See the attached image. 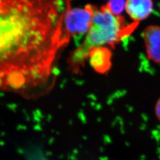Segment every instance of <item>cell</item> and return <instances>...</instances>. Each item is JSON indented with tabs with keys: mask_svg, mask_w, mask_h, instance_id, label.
I'll list each match as a JSON object with an SVG mask.
<instances>
[{
	"mask_svg": "<svg viewBox=\"0 0 160 160\" xmlns=\"http://www.w3.org/2000/svg\"><path fill=\"white\" fill-rule=\"evenodd\" d=\"M94 6L88 5L85 8L69 10L65 17V28L69 36L77 37L87 34L92 26Z\"/></svg>",
	"mask_w": 160,
	"mask_h": 160,
	"instance_id": "3957f363",
	"label": "cell"
},
{
	"mask_svg": "<svg viewBox=\"0 0 160 160\" xmlns=\"http://www.w3.org/2000/svg\"><path fill=\"white\" fill-rule=\"evenodd\" d=\"M142 38L149 59L160 65V26L147 27L143 30Z\"/></svg>",
	"mask_w": 160,
	"mask_h": 160,
	"instance_id": "5b68a950",
	"label": "cell"
},
{
	"mask_svg": "<svg viewBox=\"0 0 160 160\" xmlns=\"http://www.w3.org/2000/svg\"><path fill=\"white\" fill-rule=\"evenodd\" d=\"M126 2L125 0H109L106 6L114 15L120 16L126 7Z\"/></svg>",
	"mask_w": 160,
	"mask_h": 160,
	"instance_id": "52a82bcc",
	"label": "cell"
},
{
	"mask_svg": "<svg viewBox=\"0 0 160 160\" xmlns=\"http://www.w3.org/2000/svg\"><path fill=\"white\" fill-rule=\"evenodd\" d=\"M155 113L157 119L160 122V98L158 100L157 102L155 104Z\"/></svg>",
	"mask_w": 160,
	"mask_h": 160,
	"instance_id": "ba28073f",
	"label": "cell"
},
{
	"mask_svg": "<svg viewBox=\"0 0 160 160\" xmlns=\"http://www.w3.org/2000/svg\"><path fill=\"white\" fill-rule=\"evenodd\" d=\"M126 12L134 22L139 23L148 17L152 11V0H127Z\"/></svg>",
	"mask_w": 160,
	"mask_h": 160,
	"instance_id": "8992f818",
	"label": "cell"
},
{
	"mask_svg": "<svg viewBox=\"0 0 160 160\" xmlns=\"http://www.w3.org/2000/svg\"><path fill=\"white\" fill-rule=\"evenodd\" d=\"M112 52L107 46L97 47L89 52L87 60L92 69L98 74H105L112 65Z\"/></svg>",
	"mask_w": 160,
	"mask_h": 160,
	"instance_id": "277c9868",
	"label": "cell"
},
{
	"mask_svg": "<svg viewBox=\"0 0 160 160\" xmlns=\"http://www.w3.org/2000/svg\"><path fill=\"white\" fill-rule=\"evenodd\" d=\"M69 0H0V90L43 83L71 37Z\"/></svg>",
	"mask_w": 160,
	"mask_h": 160,
	"instance_id": "6da1fadb",
	"label": "cell"
},
{
	"mask_svg": "<svg viewBox=\"0 0 160 160\" xmlns=\"http://www.w3.org/2000/svg\"><path fill=\"white\" fill-rule=\"evenodd\" d=\"M138 24L133 22L127 24L123 17L114 15L106 5L99 9L94 6L92 26L84 42L73 53L71 59L73 69H78L84 64L92 49L101 46L114 48L131 34Z\"/></svg>",
	"mask_w": 160,
	"mask_h": 160,
	"instance_id": "7a4b0ae2",
	"label": "cell"
}]
</instances>
